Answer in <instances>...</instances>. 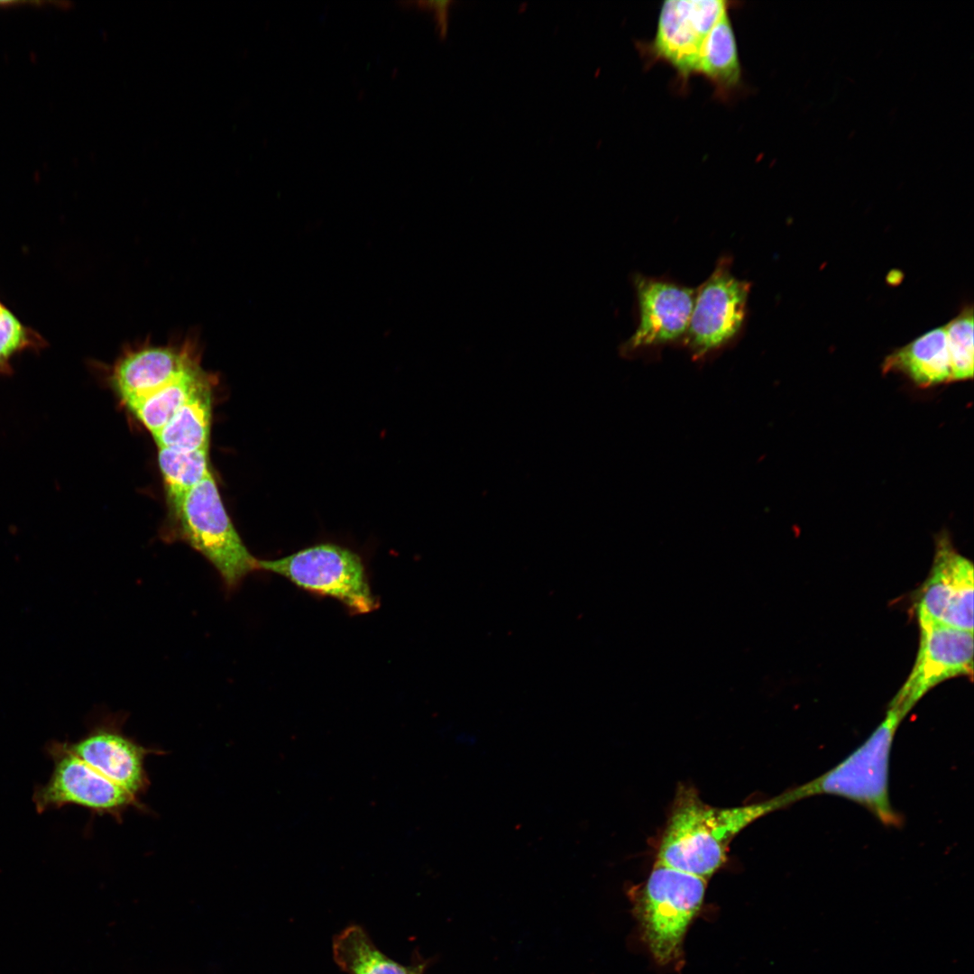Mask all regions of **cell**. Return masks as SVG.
I'll return each mask as SVG.
<instances>
[{"mask_svg": "<svg viewBox=\"0 0 974 974\" xmlns=\"http://www.w3.org/2000/svg\"><path fill=\"white\" fill-rule=\"evenodd\" d=\"M48 346L46 339L25 325L5 304L0 307V375L13 374L12 362L18 354L39 353Z\"/></svg>", "mask_w": 974, "mask_h": 974, "instance_id": "obj_20", "label": "cell"}, {"mask_svg": "<svg viewBox=\"0 0 974 974\" xmlns=\"http://www.w3.org/2000/svg\"><path fill=\"white\" fill-rule=\"evenodd\" d=\"M258 570L281 575L308 592L332 597L354 613H369L377 606L362 558L334 543H319L278 559H258Z\"/></svg>", "mask_w": 974, "mask_h": 974, "instance_id": "obj_4", "label": "cell"}, {"mask_svg": "<svg viewBox=\"0 0 974 974\" xmlns=\"http://www.w3.org/2000/svg\"><path fill=\"white\" fill-rule=\"evenodd\" d=\"M951 381L973 377V310L966 308L945 326Z\"/></svg>", "mask_w": 974, "mask_h": 974, "instance_id": "obj_21", "label": "cell"}, {"mask_svg": "<svg viewBox=\"0 0 974 974\" xmlns=\"http://www.w3.org/2000/svg\"><path fill=\"white\" fill-rule=\"evenodd\" d=\"M207 454L208 449L181 452L159 447L158 463L175 516L186 494L210 472Z\"/></svg>", "mask_w": 974, "mask_h": 974, "instance_id": "obj_19", "label": "cell"}, {"mask_svg": "<svg viewBox=\"0 0 974 974\" xmlns=\"http://www.w3.org/2000/svg\"><path fill=\"white\" fill-rule=\"evenodd\" d=\"M885 372H899L922 388L951 382L944 326L928 331L896 350L884 361Z\"/></svg>", "mask_w": 974, "mask_h": 974, "instance_id": "obj_14", "label": "cell"}, {"mask_svg": "<svg viewBox=\"0 0 974 974\" xmlns=\"http://www.w3.org/2000/svg\"><path fill=\"white\" fill-rule=\"evenodd\" d=\"M45 750L53 761V769L47 783L37 786L33 792L39 813L74 804L119 819L132 806L143 807L138 798L75 755L67 742L51 741Z\"/></svg>", "mask_w": 974, "mask_h": 974, "instance_id": "obj_7", "label": "cell"}, {"mask_svg": "<svg viewBox=\"0 0 974 974\" xmlns=\"http://www.w3.org/2000/svg\"><path fill=\"white\" fill-rule=\"evenodd\" d=\"M920 641L914 665L890 702L905 717L921 698L942 682L973 675V632L918 621Z\"/></svg>", "mask_w": 974, "mask_h": 974, "instance_id": "obj_9", "label": "cell"}, {"mask_svg": "<svg viewBox=\"0 0 974 974\" xmlns=\"http://www.w3.org/2000/svg\"><path fill=\"white\" fill-rule=\"evenodd\" d=\"M793 801L788 793L747 805L720 808L705 804L692 787L681 786L660 841L657 861L703 878L725 862L729 845L744 828Z\"/></svg>", "mask_w": 974, "mask_h": 974, "instance_id": "obj_1", "label": "cell"}, {"mask_svg": "<svg viewBox=\"0 0 974 974\" xmlns=\"http://www.w3.org/2000/svg\"><path fill=\"white\" fill-rule=\"evenodd\" d=\"M176 517L179 538L215 567L228 592L258 570V559L236 531L211 472L186 494Z\"/></svg>", "mask_w": 974, "mask_h": 974, "instance_id": "obj_3", "label": "cell"}, {"mask_svg": "<svg viewBox=\"0 0 974 974\" xmlns=\"http://www.w3.org/2000/svg\"><path fill=\"white\" fill-rule=\"evenodd\" d=\"M194 332L155 345L149 338L124 346L110 368L109 381L126 403L142 398L201 363Z\"/></svg>", "mask_w": 974, "mask_h": 974, "instance_id": "obj_8", "label": "cell"}, {"mask_svg": "<svg viewBox=\"0 0 974 974\" xmlns=\"http://www.w3.org/2000/svg\"><path fill=\"white\" fill-rule=\"evenodd\" d=\"M750 283L735 277L731 259L722 256L696 289L684 343L694 360L717 353L741 333L747 316Z\"/></svg>", "mask_w": 974, "mask_h": 974, "instance_id": "obj_6", "label": "cell"}, {"mask_svg": "<svg viewBox=\"0 0 974 974\" xmlns=\"http://www.w3.org/2000/svg\"><path fill=\"white\" fill-rule=\"evenodd\" d=\"M705 77L721 96H728L741 80L735 34L726 12L708 33L700 54L696 73Z\"/></svg>", "mask_w": 974, "mask_h": 974, "instance_id": "obj_16", "label": "cell"}, {"mask_svg": "<svg viewBox=\"0 0 974 974\" xmlns=\"http://www.w3.org/2000/svg\"><path fill=\"white\" fill-rule=\"evenodd\" d=\"M212 378L209 374L171 419L153 436L159 447L181 452L208 449Z\"/></svg>", "mask_w": 974, "mask_h": 974, "instance_id": "obj_15", "label": "cell"}, {"mask_svg": "<svg viewBox=\"0 0 974 974\" xmlns=\"http://www.w3.org/2000/svg\"><path fill=\"white\" fill-rule=\"evenodd\" d=\"M451 1H419L418 5L433 10L436 15V21L440 34L445 36L447 28V13Z\"/></svg>", "mask_w": 974, "mask_h": 974, "instance_id": "obj_22", "label": "cell"}, {"mask_svg": "<svg viewBox=\"0 0 974 974\" xmlns=\"http://www.w3.org/2000/svg\"><path fill=\"white\" fill-rule=\"evenodd\" d=\"M67 743L75 755L138 799L150 786L146 757L164 753L137 743L115 720L103 721L78 741Z\"/></svg>", "mask_w": 974, "mask_h": 974, "instance_id": "obj_13", "label": "cell"}, {"mask_svg": "<svg viewBox=\"0 0 974 974\" xmlns=\"http://www.w3.org/2000/svg\"><path fill=\"white\" fill-rule=\"evenodd\" d=\"M3 304H4V303H3V302L1 301V299H0V307H1V306H2Z\"/></svg>", "mask_w": 974, "mask_h": 974, "instance_id": "obj_23", "label": "cell"}, {"mask_svg": "<svg viewBox=\"0 0 974 974\" xmlns=\"http://www.w3.org/2000/svg\"><path fill=\"white\" fill-rule=\"evenodd\" d=\"M723 0H666L662 3L648 56L672 66L684 80L696 73L704 41L728 12Z\"/></svg>", "mask_w": 974, "mask_h": 974, "instance_id": "obj_11", "label": "cell"}, {"mask_svg": "<svg viewBox=\"0 0 974 974\" xmlns=\"http://www.w3.org/2000/svg\"><path fill=\"white\" fill-rule=\"evenodd\" d=\"M929 575L916 603L918 621L973 632V565L953 547L945 531L935 542Z\"/></svg>", "mask_w": 974, "mask_h": 974, "instance_id": "obj_10", "label": "cell"}, {"mask_svg": "<svg viewBox=\"0 0 974 974\" xmlns=\"http://www.w3.org/2000/svg\"><path fill=\"white\" fill-rule=\"evenodd\" d=\"M639 324L623 345L627 354L657 349L685 338L696 289L664 278L636 274Z\"/></svg>", "mask_w": 974, "mask_h": 974, "instance_id": "obj_12", "label": "cell"}, {"mask_svg": "<svg viewBox=\"0 0 974 974\" xmlns=\"http://www.w3.org/2000/svg\"><path fill=\"white\" fill-rule=\"evenodd\" d=\"M209 374L204 371L200 363L169 383L126 405L154 436L171 419Z\"/></svg>", "mask_w": 974, "mask_h": 974, "instance_id": "obj_17", "label": "cell"}, {"mask_svg": "<svg viewBox=\"0 0 974 974\" xmlns=\"http://www.w3.org/2000/svg\"><path fill=\"white\" fill-rule=\"evenodd\" d=\"M706 879L656 861L639 902L645 940L656 960L677 959L693 917L699 911Z\"/></svg>", "mask_w": 974, "mask_h": 974, "instance_id": "obj_5", "label": "cell"}, {"mask_svg": "<svg viewBox=\"0 0 974 974\" xmlns=\"http://www.w3.org/2000/svg\"><path fill=\"white\" fill-rule=\"evenodd\" d=\"M333 954L349 974H416L386 957L357 925L347 927L334 939Z\"/></svg>", "mask_w": 974, "mask_h": 974, "instance_id": "obj_18", "label": "cell"}, {"mask_svg": "<svg viewBox=\"0 0 974 974\" xmlns=\"http://www.w3.org/2000/svg\"><path fill=\"white\" fill-rule=\"evenodd\" d=\"M888 707L883 721L850 756L821 776L789 790L794 802L835 795L863 805L887 826L901 825L902 817L889 800L888 767L895 735L905 716L897 707Z\"/></svg>", "mask_w": 974, "mask_h": 974, "instance_id": "obj_2", "label": "cell"}]
</instances>
